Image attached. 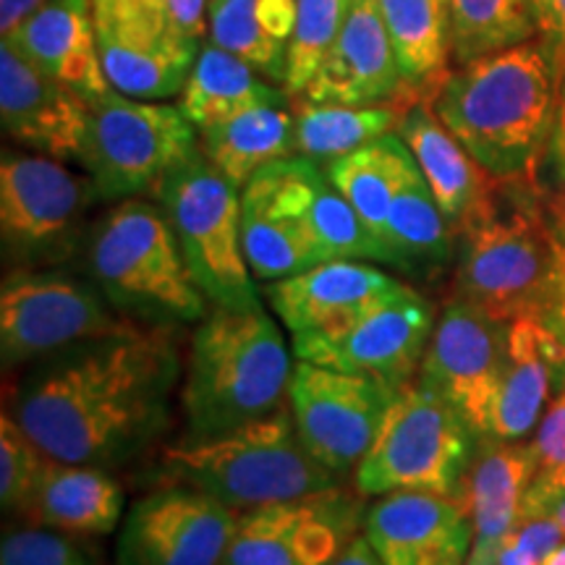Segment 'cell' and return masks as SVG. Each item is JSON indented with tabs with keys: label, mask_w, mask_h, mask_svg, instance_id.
<instances>
[{
	"label": "cell",
	"mask_w": 565,
	"mask_h": 565,
	"mask_svg": "<svg viewBox=\"0 0 565 565\" xmlns=\"http://www.w3.org/2000/svg\"><path fill=\"white\" fill-rule=\"evenodd\" d=\"M84 263L113 307L134 322L173 328L210 315L166 210L141 196L116 202L92 223Z\"/></svg>",
	"instance_id": "8992f818"
},
{
	"label": "cell",
	"mask_w": 565,
	"mask_h": 565,
	"mask_svg": "<svg viewBox=\"0 0 565 565\" xmlns=\"http://www.w3.org/2000/svg\"><path fill=\"white\" fill-rule=\"evenodd\" d=\"M383 242L391 254V267L422 280L440 275L456 254L454 231L408 147L398 160V181Z\"/></svg>",
	"instance_id": "f1b7e54d"
},
{
	"label": "cell",
	"mask_w": 565,
	"mask_h": 565,
	"mask_svg": "<svg viewBox=\"0 0 565 565\" xmlns=\"http://www.w3.org/2000/svg\"><path fill=\"white\" fill-rule=\"evenodd\" d=\"M333 565H383V561H380L377 553H374L370 545V540H366L362 532L359 536H353L351 545L335 557Z\"/></svg>",
	"instance_id": "7dc6e473"
},
{
	"label": "cell",
	"mask_w": 565,
	"mask_h": 565,
	"mask_svg": "<svg viewBox=\"0 0 565 565\" xmlns=\"http://www.w3.org/2000/svg\"><path fill=\"white\" fill-rule=\"evenodd\" d=\"M563 391L565 343L555 330L540 320L511 322L490 437L519 440L529 435Z\"/></svg>",
	"instance_id": "603a6c76"
},
{
	"label": "cell",
	"mask_w": 565,
	"mask_h": 565,
	"mask_svg": "<svg viewBox=\"0 0 565 565\" xmlns=\"http://www.w3.org/2000/svg\"><path fill=\"white\" fill-rule=\"evenodd\" d=\"M296 17L299 0H210V40L282 84Z\"/></svg>",
	"instance_id": "1f68e13d"
},
{
	"label": "cell",
	"mask_w": 565,
	"mask_h": 565,
	"mask_svg": "<svg viewBox=\"0 0 565 565\" xmlns=\"http://www.w3.org/2000/svg\"><path fill=\"white\" fill-rule=\"evenodd\" d=\"M561 82L545 42L456 66L433 95V110L492 179H536L553 141Z\"/></svg>",
	"instance_id": "7a4b0ae2"
},
{
	"label": "cell",
	"mask_w": 565,
	"mask_h": 565,
	"mask_svg": "<svg viewBox=\"0 0 565 565\" xmlns=\"http://www.w3.org/2000/svg\"><path fill=\"white\" fill-rule=\"evenodd\" d=\"M408 282L362 259H335L265 282L273 315L291 335H338L383 307Z\"/></svg>",
	"instance_id": "ac0fdd59"
},
{
	"label": "cell",
	"mask_w": 565,
	"mask_h": 565,
	"mask_svg": "<svg viewBox=\"0 0 565 565\" xmlns=\"http://www.w3.org/2000/svg\"><path fill=\"white\" fill-rule=\"evenodd\" d=\"M303 100L341 105H398L406 108L408 92L395 61L377 0H351L349 17L301 92Z\"/></svg>",
	"instance_id": "ffe728a7"
},
{
	"label": "cell",
	"mask_w": 565,
	"mask_h": 565,
	"mask_svg": "<svg viewBox=\"0 0 565 565\" xmlns=\"http://www.w3.org/2000/svg\"><path fill=\"white\" fill-rule=\"evenodd\" d=\"M404 147L406 141L398 137V131H393L362 147V150L343 154V158L330 160L324 166L338 192L351 202V207L359 212V217L370 225L380 242L385 238L387 212H391L395 181H398V160Z\"/></svg>",
	"instance_id": "e575fe53"
},
{
	"label": "cell",
	"mask_w": 565,
	"mask_h": 565,
	"mask_svg": "<svg viewBox=\"0 0 565 565\" xmlns=\"http://www.w3.org/2000/svg\"><path fill=\"white\" fill-rule=\"evenodd\" d=\"M563 542L565 532L557 521L550 515H529L500 542L494 565H545Z\"/></svg>",
	"instance_id": "60d3db41"
},
{
	"label": "cell",
	"mask_w": 565,
	"mask_h": 565,
	"mask_svg": "<svg viewBox=\"0 0 565 565\" xmlns=\"http://www.w3.org/2000/svg\"><path fill=\"white\" fill-rule=\"evenodd\" d=\"M0 121L30 152L79 162L89 124V103L79 92L30 66L3 42L0 47Z\"/></svg>",
	"instance_id": "44dd1931"
},
{
	"label": "cell",
	"mask_w": 565,
	"mask_h": 565,
	"mask_svg": "<svg viewBox=\"0 0 565 565\" xmlns=\"http://www.w3.org/2000/svg\"><path fill=\"white\" fill-rule=\"evenodd\" d=\"M204 152L212 166L236 189H244L270 162L294 158L296 129L291 103L257 105L238 116L200 131Z\"/></svg>",
	"instance_id": "d6a6232c"
},
{
	"label": "cell",
	"mask_w": 565,
	"mask_h": 565,
	"mask_svg": "<svg viewBox=\"0 0 565 565\" xmlns=\"http://www.w3.org/2000/svg\"><path fill=\"white\" fill-rule=\"evenodd\" d=\"M196 150V126L181 108L160 100H134L110 89L89 103L79 166L100 202H124L158 194L162 181Z\"/></svg>",
	"instance_id": "30bf717a"
},
{
	"label": "cell",
	"mask_w": 565,
	"mask_h": 565,
	"mask_svg": "<svg viewBox=\"0 0 565 565\" xmlns=\"http://www.w3.org/2000/svg\"><path fill=\"white\" fill-rule=\"evenodd\" d=\"M42 0H0V32L11 34L24 19H30Z\"/></svg>",
	"instance_id": "f6af8a7d"
},
{
	"label": "cell",
	"mask_w": 565,
	"mask_h": 565,
	"mask_svg": "<svg viewBox=\"0 0 565 565\" xmlns=\"http://www.w3.org/2000/svg\"><path fill=\"white\" fill-rule=\"evenodd\" d=\"M398 137L412 150L416 166L433 189L454 236L484 200L492 175L463 150L429 100L408 103L398 121Z\"/></svg>",
	"instance_id": "d4e9b609"
},
{
	"label": "cell",
	"mask_w": 565,
	"mask_h": 565,
	"mask_svg": "<svg viewBox=\"0 0 565 565\" xmlns=\"http://www.w3.org/2000/svg\"><path fill=\"white\" fill-rule=\"evenodd\" d=\"M435 309L414 286L338 335H291L296 362L370 377L406 391L422 370L435 333Z\"/></svg>",
	"instance_id": "9a60e30c"
},
{
	"label": "cell",
	"mask_w": 565,
	"mask_h": 565,
	"mask_svg": "<svg viewBox=\"0 0 565 565\" xmlns=\"http://www.w3.org/2000/svg\"><path fill=\"white\" fill-rule=\"evenodd\" d=\"M275 168L303 231L312 238L320 265L335 263V259L391 265L383 242L359 217L351 202L338 192L322 162L294 154V158L275 162Z\"/></svg>",
	"instance_id": "cb8c5ba5"
},
{
	"label": "cell",
	"mask_w": 565,
	"mask_h": 565,
	"mask_svg": "<svg viewBox=\"0 0 565 565\" xmlns=\"http://www.w3.org/2000/svg\"><path fill=\"white\" fill-rule=\"evenodd\" d=\"M456 296L492 320L553 324L561 252L536 179H492L456 233Z\"/></svg>",
	"instance_id": "3957f363"
},
{
	"label": "cell",
	"mask_w": 565,
	"mask_h": 565,
	"mask_svg": "<svg viewBox=\"0 0 565 565\" xmlns=\"http://www.w3.org/2000/svg\"><path fill=\"white\" fill-rule=\"evenodd\" d=\"M545 565H565V542H563V545L561 547H557L555 550V553L553 555H550L547 557V563Z\"/></svg>",
	"instance_id": "681fc988"
},
{
	"label": "cell",
	"mask_w": 565,
	"mask_h": 565,
	"mask_svg": "<svg viewBox=\"0 0 565 565\" xmlns=\"http://www.w3.org/2000/svg\"><path fill=\"white\" fill-rule=\"evenodd\" d=\"M349 9L351 0H299V17H296L286 61V82H282L288 97L301 95L312 82L324 55L333 47Z\"/></svg>",
	"instance_id": "8d00e7d4"
},
{
	"label": "cell",
	"mask_w": 565,
	"mask_h": 565,
	"mask_svg": "<svg viewBox=\"0 0 565 565\" xmlns=\"http://www.w3.org/2000/svg\"><path fill=\"white\" fill-rule=\"evenodd\" d=\"M294 362L280 324L259 303L212 307L189 343L181 383L186 437H212L288 404Z\"/></svg>",
	"instance_id": "277c9868"
},
{
	"label": "cell",
	"mask_w": 565,
	"mask_h": 565,
	"mask_svg": "<svg viewBox=\"0 0 565 565\" xmlns=\"http://www.w3.org/2000/svg\"><path fill=\"white\" fill-rule=\"evenodd\" d=\"M469 565H494V561H484V557H469Z\"/></svg>",
	"instance_id": "f907efd6"
},
{
	"label": "cell",
	"mask_w": 565,
	"mask_h": 565,
	"mask_svg": "<svg viewBox=\"0 0 565 565\" xmlns=\"http://www.w3.org/2000/svg\"><path fill=\"white\" fill-rule=\"evenodd\" d=\"M398 393L370 377L296 362L288 408L303 448L330 475L345 479L370 454Z\"/></svg>",
	"instance_id": "7c38bea8"
},
{
	"label": "cell",
	"mask_w": 565,
	"mask_h": 565,
	"mask_svg": "<svg viewBox=\"0 0 565 565\" xmlns=\"http://www.w3.org/2000/svg\"><path fill=\"white\" fill-rule=\"evenodd\" d=\"M0 565H95L74 536L47 526L9 529L0 542Z\"/></svg>",
	"instance_id": "ab89813d"
},
{
	"label": "cell",
	"mask_w": 565,
	"mask_h": 565,
	"mask_svg": "<svg viewBox=\"0 0 565 565\" xmlns=\"http://www.w3.org/2000/svg\"><path fill=\"white\" fill-rule=\"evenodd\" d=\"M291 103L286 89L273 87L259 71L238 58L215 42H202L192 74L179 95L183 116L196 126V131L228 121L238 113L257 108V105Z\"/></svg>",
	"instance_id": "4dcf8cb0"
},
{
	"label": "cell",
	"mask_w": 565,
	"mask_h": 565,
	"mask_svg": "<svg viewBox=\"0 0 565 565\" xmlns=\"http://www.w3.org/2000/svg\"><path fill=\"white\" fill-rule=\"evenodd\" d=\"M126 494L108 469L47 458L24 515L30 524L71 536H105L121 524Z\"/></svg>",
	"instance_id": "83f0119b"
},
{
	"label": "cell",
	"mask_w": 565,
	"mask_h": 565,
	"mask_svg": "<svg viewBox=\"0 0 565 565\" xmlns=\"http://www.w3.org/2000/svg\"><path fill=\"white\" fill-rule=\"evenodd\" d=\"M166 6L192 40L202 42L204 34H210V0H166Z\"/></svg>",
	"instance_id": "ee69618b"
},
{
	"label": "cell",
	"mask_w": 565,
	"mask_h": 565,
	"mask_svg": "<svg viewBox=\"0 0 565 565\" xmlns=\"http://www.w3.org/2000/svg\"><path fill=\"white\" fill-rule=\"evenodd\" d=\"M92 17L110 89L134 100L181 95L202 42L175 24L166 0H92Z\"/></svg>",
	"instance_id": "4fadbf2b"
},
{
	"label": "cell",
	"mask_w": 565,
	"mask_h": 565,
	"mask_svg": "<svg viewBox=\"0 0 565 565\" xmlns=\"http://www.w3.org/2000/svg\"><path fill=\"white\" fill-rule=\"evenodd\" d=\"M550 152H553L557 175H561V181L565 183V76L561 79V103H557V121H555L553 141H550Z\"/></svg>",
	"instance_id": "bcb514c9"
},
{
	"label": "cell",
	"mask_w": 565,
	"mask_h": 565,
	"mask_svg": "<svg viewBox=\"0 0 565 565\" xmlns=\"http://www.w3.org/2000/svg\"><path fill=\"white\" fill-rule=\"evenodd\" d=\"M341 482L303 448L288 404L228 433L183 437L154 463V487H192L238 513Z\"/></svg>",
	"instance_id": "5b68a950"
},
{
	"label": "cell",
	"mask_w": 565,
	"mask_h": 565,
	"mask_svg": "<svg viewBox=\"0 0 565 565\" xmlns=\"http://www.w3.org/2000/svg\"><path fill=\"white\" fill-rule=\"evenodd\" d=\"M296 154L328 166L398 129V105H341L291 97Z\"/></svg>",
	"instance_id": "836d02e7"
},
{
	"label": "cell",
	"mask_w": 565,
	"mask_h": 565,
	"mask_svg": "<svg viewBox=\"0 0 565 565\" xmlns=\"http://www.w3.org/2000/svg\"><path fill=\"white\" fill-rule=\"evenodd\" d=\"M475 429L443 395L414 383L398 393L377 440L353 471L362 498L429 492L463 498Z\"/></svg>",
	"instance_id": "52a82bcc"
},
{
	"label": "cell",
	"mask_w": 565,
	"mask_h": 565,
	"mask_svg": "<svg viewBox=\"0 0 565 565\" xmlns=\"http://www.w3.org/2000/svg\"><path fill=\"white\" fill-rule=\"evenodd\" d=\"M238 511L192 487L160 484L124 515L116 565H221Z\"/></svg>",
	"instance_id": "e0dca14e"
},
{
	"label": "cell",
	"mask_w": 565,
	"mask_h": 565,
	"mask_svg": "<svg viewBox=\"0 0 565 565\" xmlns=\"http://www.w3.org/2000/svg\"><path fill=\"white\" fill-rule=\"evenodd\" d=\"M377 6L404 76L408 103L433 100L454 61L448 0H377Z\"/></svg>",
	"instance_id": "f546056e"
},
{
	"label": "cell",
	"mask_w": 565,
	"mask_h": 565,
	"mask_svg": "<svg viewBox=\"0 0 565 565\" xmlns=\"http://www.w3.org/2000/svg\"><path fill=\"white\" fill-rule=\"evenodd\" d=\"M158 196L196 286L212 307L252 309L263 294L246 263L242 189H236L196 150L162 181Z\"/></svg>",
	"instance_id": "9c48e42d"
},
{
	"label": "cell",
	"mask_w": 565,
	"mask_h": 565,
	"mask_svg": "<svg viewBox=\"0 0 565 565\" xmlns=\"http://www.w3.org/2000/svg\"><path fill=\"white\" fill-rule=\"evenodd\" d=\"M532 448L536 454V475L524 498L521 519H529L550 498L565 492V391L550 404L542 422L536 424V440Z\"/></svg>",
	"instance_id": "f35d334b"
},
{
	"label": "cell",
	"mask_w": 565,
	"mask_h": 565,
	"mask_svg": "<svg viewBox=\"0 0 565 565\" xmlns=\"http://www.w3.org/2000/svg\"><path fill=\"white\" fill-rule=\"evenodd\" d=\"M92 278L68 267L9 270L0 288L3 370L32 366L95 338L137 328Z\"/></svg>",
	"instance_id": "8fae6325"
},
{
	"label": "cell",
	"mask_w": 565,
	"mask_h": 565,
	"mask_svg": "<svg viewBox=\"0 0 565 565\" xmlns=\"http://www.w3.org/2000/svg\"><path fill=\"white\" fill-rule=\"evenodd\" d=\"M364 498L341 484L238 513L221 565H333L366 521Z\"/></svg>",
	"instance_id": "5bb4252c"
},
{
	"label": "cell",
	"mask_w": 565,
	"mask_h": 565,
	"mask_svg": "<svg viewBox=\"0 0 565 565\" xmlns=\"http://www.w3.org/2000/svg\"><path fill=\"white\" fill-rule=\"evenodd\" d=\"M536 34L553 55L557 82L565 76V0H532Z\"/></svg>",
	"instance_id": "b9f144b4"
},
{
	"label": "cell",
	"mask_w": 565,
	"mask_h": 565,
	"mask_svg": "<svg viewBox=\"0 0 565 565\" xmlns=\"http://www.w3.org/2000/svg\"><path fill=\"white\" fill-rule=\"evenodd\" d=\"M179 380L173 328L137 324L32 364L6 412L53 461L113 469L166 433Z\"/></svg>",
	"instance_id": "6da1fadb"
},
{
	"label": "cell",
	"mask_w": 565,
	"mask_h": 565,
	"mask_svg": "<svg viewBox=\"0 0 565 565\" xmlns=\"http://www.w3.org/2000/svg\"><path fill=\"white\" fill-rule=\"evenodd\" d=\"M242 233L254 280L275 282L320 265L312 238L286 196L275 162L242 189Z\"/></svg>",
	"instance_id": "484cf974"
},
{
	"label": "cell",
	"mask_w": 565,
	"mask_h": 565,
	"mask_svg": "<svg viewBox=\"0 0 565 565\" xmlns=\"http://www.w3.org/2000/svg\"><path fill=\"white\" fill-rule=\"evenodd\" d=\"M45 466L47 456L3 408V416H0V503L6 513L24 511Z\"/></svg>",
	"instance_id": "74e56055"
},
{
	"label": "cell",
	"mask_w": 565,
	"mask_h": 565,
	"mask_svg": "<svg viewBox=\"0 0 565 565\" xmlns=\"http://www.w3.org/2000/svg\"><path fill=\"white\" fill-rule=\"evenodd\" d=\"M100 202L89 175L38 152L6 150L0 160V244L11 270L68 267L84 257L89 210Z\"/></svg>",
	"instance_id": "ba28073f"
},
{
	"label": "cell",
	"mask_w": 565,
	"mask_h": 565,
	"mask_svg": "<svg viewBox=\"0 0 565 565\" xmlns=\"http://www.w3.org/2000/svg\"><path fill=\"white\" fill-rule=\"evenodd\" d=\"M456 66L534 40L532 0H448Z\"/></svg>",
	"instance_id": "d590c367"
},
{
	"label": "cell",
	"mask_w": 565,
	"mask_h": 565,
	"mask_svg": "<svg viewBox=\"0 0 565 565\" xmlns=\"http://www.w3.org/2000/svg\"><path fill=\"white\" fill-rule=\"evenodd\" d=\"M3 42L30 66L79 92L87 103L110 92L97 53L92 0H42L40 9Z\"/></svg>",
	"instance_id": "7402d4cb"
},
{
	"label": "cell",
	"mask_w": 565,
	"mask_h": 565,
	"mask_svg": "<svg viewBox=\"0 0 565 565\" xmlns=\"http://www.w3.org/2000/svg\"><path fill=\"white\" fill-rule=\"evenodd\" d=\"M534 515H550V519L557 521V524H561V529L565 532V492L555 494V498H550L547 503L542 505Z\"/></svg>",
	"instance_id": "c3c4849f"
},
{
	"label": "cell",
	"mask_w": 565,
	"mask_h": 565,
	"mask_svg": "<svg viewBox=\"0 0 565 565\" xmlns=\"http://www.w3.org/2000/svg\"><path fill=\"white\" fill-rule=\"evenodd\" d=\"M536 475L532 445L494 440L471 458L463 500L475 524L471 557L494 561L500 542L513 532L524 513V498Z\"/></svg>",
	"instance_id": "4316f807"
},
{
	"label": "cell",
	"mask_w": 565,
	"mask_h": 565,
	"mask_svg": "<svg viewBox=\"0 0 565 565\" xmlns=\"http://www.w3.org/2000/svg\"><path fill=\"white\" fill-rule=\"evenodd\" d=\"M505 351L508 324L456 296L437 317L416 383L443 395L477 437H490Z\"/></svg>",
	"instance_id": "2e32d148"
},
{
	"label": "cell",
	"mask_w": 565,
	"mask_h": 565,
	"mask_svg": "<svg viewBox=\"0 0 565 565\" xmlns=\"http://www.w3.org/2000/svg\"><path fill=\"white\" fill-rule=\"evenodd\" d=\"M545 207L550 225H553L557 252H561V301H557L555 320L550 328L555 330L557 338L565 343V189L561 192H545Z\"/></svg>",
	"instance_id": "7bdbcfd3"
},
{
	"label": "cell",
	"mask_w": 565,
	"mask_h": 565,
	"mask_svg": "<svg viewBox=\"0 0 565 565\" xmlns=\"http://www.w3.org/2000/svg\"><path fill=\"white\" fill-rule=\"evenodd\" d=\"M364 536L383 565H469L475 524L463 498L393 492L366 511Z\"/></svg>",
	"instance_id": "d6986e66"
}]
</instances>
